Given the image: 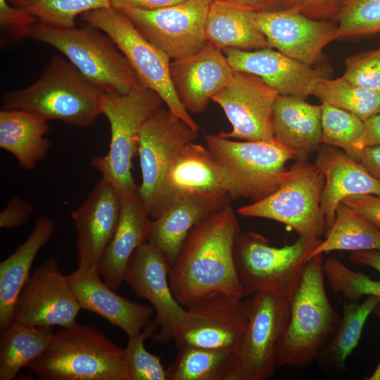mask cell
Instances as JSON below:
<instances>
[{
    "label": "cell",
    "instance_id": "obj_1",
    "mask_svg": "<svg viewBox=\"0 0 380 380\" xmlns=\"http://www.w3.org/2000/svg\"><path fill=\"white\" fill-rule=\"evenodd\" d=\"M239 234L240 225L230 203L189 232L169 272L172 293L184 308L213 292L245 298L234 262Z\"/></svg>",
    "mask_w": 380,
    "mask_h": 380
},
{
    "label": "cell",
    "instance_id": "obj_2",
    "mask_svg": "<svg viewBox=\"0 0 380 380\" xmlns=\"http://www.w3.org/2000/svg\"><path fill=\"white\" fill-rule=\"evenodd\" d=\"M322 254L305 262L300 285L290 301V317L276 347L277 367L303 368L317 361L331 339L341 316L324 285Z\"/></svg>",
    "mask_w": 380,
    "mask_h": 380
},
{
    "label": "cell",
    "instance_id": "obj_3",
    "mask_svg": "<svg viewBox=\"0 0 380 380\" xmlns=\"http://www.w3.org/2000/svg\"><path fill=\"white\" fill-rule=\"evenodd\" d=\"M102 93L67 58L56 55L37 81L3 95L2 109L24 110L48 121L87 127L101 115Z\"/></svg>",
    "mask_w": 380,
    "mask_h": 380
},
{
    "label": "cell",
    "instance_id": "obj_4",
    "mask_svg": "<svg viewBox=\"0 0 380 380\" xmlns=\"http://www.w3.org/2000/svg\"><path fill=\"white\" fill-rule=\"evenodd\" d=\"M42 380H129L125 349L90 325L61 327L27 365Z\"/></svg>",
    "mask_w": 380,
    "mask_h": 380
},
{
    "label": "cell",
    "instance_id": "obj_5",
    "mask_svg": "<svg viewBox=\"0 0 380 380\" xmlns=\"http://www.w3.org/2000/svg\"><path fill=\"white\" fill-rule=\"evenodd\" d=\"M205 142L230 198H265L279 186L286 163L296 160L295 153L276 139L237 141L207 134Z\"/></svg>",
    "mask_w": 380,
    "mask_h": 380
},
{
    "label": "cell",
    "instance_id": "obj_6",
    "mask_svg": "<svg viewBox=\"0 0 380 380\" xmlns=\"http://www.w3.org/2000/svg\"><path fill=\"white\" fill-rule=\"evenodd\" d=\"M163 103L155 91L142 84L126 94L103 91L101 94L100 113L109 122L110 143L108 153L94 157L91 165L120 194L138 191L132 175V159L138 154L142 126Z\"/></svg>",
    "mask_w": 380,
    "mask_h": 380
},
{
    "label": "cell",
    "instance_id": "obj_7",
    "mask_svg": "<svg viewBox=\"0 0 380 380\" xmlns=\"http://www.w3.org/2000/svg\"><path fill=\"white\" fill-rule=\"evenodd\" d=\"M102 32L88 24L64 27L37 22L30 38L57 49L103 91L126 94L141 83L117 45Z\"/></svg>",
    "mask_w": 380,
    "mask_h": 380
},
{
    "label": "cell",
    "instance_id": "obj_8",
    "mask_svg": "<svg viewBox=\"0 0 380 380\" xmlns=\"http://www.w3.org/2000/svg\"><path fill=\"white\" fill-rule=\"evenodd\" d=\"M321 241L299 236L293 243L277 248L259 234H239L234 262L244 297L265 291L291 301L301 281L305 258Z\"/></svg>",
    "mask_w": 380,
    "mask_h": 380
},
{
    "label": "cell",
    "instance_id": "obj_9",
    "mask_svg": "<svg viewBox=\"0 0 380 380\" xmlns=\"http://www.w3.org/2000/svg\"><path fill=\"white\" fill-rule=\"evenodd\" d=\"M324 184V177L314 163L297 160L273 193L240 207L237 213L245 217L274 220L293 229L299 236L318 239L326 232L320 204Z\"/></svg>",
    "mask_w": 380,
    "mask_h": 380
},
{
    "label": "cell",
    "instance_id": "obj_10",
    "mask_svg": "<svg viewBox=\"0 0 380 380\" xmlns=\"http://www.w3.org/2000/svg\"><path fill=\"white\" fill-rule=\"evenodd\" d=\"M80 18L106 34L127 58L139 82L155 91L172 113L198 130V125L173 88L170 58L165 52L146 39L119 9L113 6L86 12Z\"/></svg>",
    "mask_w": 380,
    "mask_h": 380
},
{
    "label": "cell",
    "instance_id": "obj_11",
    "mask_svg": "<svg viewBox=\"0 0 380 380\" xmlns=\"http://www.w3.org/2000/svg\"><path fill=\"white\" fill-rule=\"evenodd\" d=\"M243 301L247 326L227 380H265L277 367L276 347L290 317V301L258 292Z\"/></svg>",
    "mask_w": 380,
    "mask_h": 380
},
{
    "label": "cell",
    "instance_id": "obj_12",
    "mask_svg": "<svg viewBox=\"0 0 380 380\" xmlns=\"http://www.w3.org/2000/svg\"><path fill=\"white\" fill-rule=\"evenodd\" d=\"M198 137V130L160 107L142 126L138 155L141 184L138 193L150 217H160L169 208L165 189L168 169L177 153Z\"/></svg>",
    "mask_w": 380,
    "mask_h": 380
},
{
    "label": "cell",
    "instance_id": "obj_13",
    "mask_svg": "<svg viewBox=\"0 0 380 380\" xmlns=\"http://www.w3.org/2000/svg\"><path fill=\"white\" fill-rule=\"evenodd\" d=\"M212 1L185 0L153 11L118 9L146 39L177 60L196 53L207 44L205 28Z\"/></svg>",
    "mask_w": 380,
    "mask_h": 380
},
{
    "label": "cell",
    "instance_id": "obj_14",
    "mask_svg": "<svg viewBox=\"0 0 380 380\" xmlns=\"http://www.w3.org/2000/svg\"><path fill=\"white\" fill-rule=\"evenodd\" d=\"M247 326L242 300L221 293H210L186 309L173 340L179 350L203 348L234 353Z\"/></svg>",
    "mask_w": 380,
    "mask_h": 380
},
{
    "label": "cell",
    "instance_id": "obj_15",
    "mask_svg": "<svg viewBox=\"0 0 380 380\" xmlns=\"http://www.w3.org/2000/svg\"><path fill=\"white\" fill-rule=\"evenodd\" d=\"M279 95L260 77L234 71L230 82L211 99L232 126L231 132L218 135L243 141L274 140L273 108Z\"/></svg>",
    "mask_w": 380,
    "mask_h": 380
},
{
    "label": "cell",
    "instance_id": "obj_16",
    "mask_svg": "<svg viewBox=\"0 0 380 380\" xmlns=\"http://www.w3.org/2000/svg\"><path fill=\"white\" fill-rule=\"evenodd\" d=\"M81 308L62 274L57 258L46 259L30 275L15 302L13 322L29 326L70 327Z\"/></svg>",
    "mask_w": 380,
    "mask_h": 380
},
{
    "label": "cell",
    "instance_id": "obj_17",
    "mask_svg": "<svg viewBox=\"0 0 380 380\" xmlns=\"http://www.w3.org/2000/svg\"><path fill=\"white\" fill-rule=\"evenodd\" d=\"M170 266L165 255L146 242L135 250L129 261L125 281L156 311L158 329L154 341L167 344L186 315L175 298L169 281Z\"/></svg>",
    "mask_w": 380,
    "mask_h": 380
},
{
    "label": "cell",
    "instance_id": "obj_18",
    "mask_svg": "<svg viewBox=\"0 0 380 380\" xmlns=\"http://www.w3.org/2000/svg\"><path fill=\"white\" fill-rule=\"evenodd\" d=\"M255 20L269 47L311 66L323 49L338 38L334 21L314 20L289 10L255 12Z\"/></svg>",
    "mask_w": 380,
    "mask_h": 380
},
{
    "label": "cell",
    "instance_id": "obj_19",
    "mask_svg": "<svg viewBox=\"0 0 380 380\" xmlns=\"http://www.w3.org/2000/svg\"><path fill=\"white\" fill-rule=\"evenodd\" d=\"M120 194L106 177H101L87 200L72 211L77 230L78 267L97 270L116 230L120 215Z\"/></svg>",
    "mask_w": 380,
    "mask_h": 380
},
{
    "label": "cell",
    "instance_id": "obj_20",
    "mask_svg": "<svg viewBox=\"0 0 380 380\" xmlns=\"http://www.w3.org/2000/svg\"><path fill=\"white\" fill-rule=\"evenodd\" d=\"M234 73L222 50L209 42L196 53L170 63L173 88L189 113L203 112Z\"/></svg>",
    "mask_w": 380,
    "mask_h": 380
},
{
    "label": "cell",
    "instance_id": "obj_21",
    "mask_svg": "<svg viewBox=\"0 0 380 380\" xmlns=\"http://www.w3.org/2000/svg\"><path fill=\"white\" fill-rule=\"evenodd\" d=\"M234 71L260 77L279 94L305 99L312 95L317 82L324 77L311 65L296 61L273 48L253 51L234 48L222 50Z\"/></svg>",
    "mask_w": 380,
    "mask_h": 380
},
{
    "label": "cell",
    "instance_id": "obj_22",
    "mask_svg": "<svg viewBox=\"0 0 380 380\" xmlns=\"http://www.w3.org/2000/svg\"><path fill=\"white\" fill-rule=\"evenodd\" d=\"M66 278L81 309L103 317L128 338L139 334L153 315V308L116 293L96 270L78 267Z\"/></svg>",
    "mask_w": 380,
    "mask_h": 380
},
{
    "label": "cell",
    "instance_id": "obj_23",
    "mask_svg": "<svg viewBox=\"0 0 380 380\" xmlns=\"http://www.w3.org/2000/svg\"><path fill=\"white\" fill-rule=\"evenodd\" d=\"M314 164L324 177L320 204L325 234L335 220L337 205L346 198L361 194L380 196V181L344 151L327 145L320 147Z\"/></svg>",
    "mask_w": 380,
    "mask_h": 380
},
{
    "label": "cell",
    "instance_id": "obj_24",
    "mask_svg": "<svg viewBox=\"0 0 380 380\" xmlns=\"http://www.w3.org/2000/svg\"><path fill=\"white\" fill-rule=\"evenodd\" d=\"M119 222L97 271L103 281L117 290L125 281L127 267L137 248L146 243L151 224L138 191L120 194Z\"/></svg>",
    "mask_w": 380,
    "mask_h": 380
},
{
    "label": "cell",
    "instance_id": "obj_25",
    "mask_svg": "<svg viewBox=\"0 0 380 380\" xmlns=\"http://www.w3.org/2000/svg\"><path fill=\"white\" fill-rule=\"evenodd\" d=\"M229 196L181 197L151 221L147 242L160 250L171 267L189 232L201 221L229 203Z\"/></svg>",
    "mask_w": 380,
    "mask_h": 380
},
{
    "label": "cell",
    "instance_id": "obj_26",
    "mask_svg": "<svg viewBox=\"0 0 380 380\" xmlns=\"http://www.w3.org/2000/svg\"><path fill=\"white\" fill-rule=\"evenodd\" d=\"M165 189L169 208L186 196H228L209 150L194 141L186 144L172 160L166 175Z\"/></svg>",
    "mask_w": 380,
    "mask_h": 380
},
{
    "label": "cell",
    "instance_id": "obj_27",
    "mask_svg": "<svg viewBox=\"0 0 380 380\" xmlns=\"http://www.w3.org/2000/svg\"><path fill=\"white\" fill-rule=\"evenodd\" d=\"M272 129L274 139L292 150L296 160H305L321 147V106L279 94L273 108Z\"/></svg>",
    "mask_w": 380,
    "mask_h": 380
},
{
    "label": "cell",
    "instance_id": "obj_28",
    "mask_svg": "<svg viewBox=\"0 0 380 380\" xmlns=\"http://www.w3.org/2000/svg\"><path fill=\"white\" fill-rule=\"evenodd\" d=\"M55 232V222L47 215L35 220L33 231L10 256L0 263V331L13 322V312L39 251Z\"/></svg>",
    "mask_w": 380,
    "mask_h": 380
},
{
    "label": "cell",
    "instance_id": "obj_29",
    "mask_svg": "<svg viewBox=\"0 0 380 380\" xmlns=\"http://www.w3.org/2000/svg\"><path fill=\"white\" fill-rule=\"evenodd\" d=\"M255 14L234 0L213 1L205 28L207 42L221 50L234 48L253 51L269 47L255 22Z\"/></svg>",
    "mask_w": 380,
    "mask_h": 380
},
{
    "label": "cell",
    "instance_id": "obj_30",
    "mask_svg": "<svg viewBox=\"0 0 380 380\" xmlns=\"http://www.w3.org/2000/svg\"><path fill=\"white\" fill-rule=\"evenodd\" d=\"M48 120L27 111L1 109L0 147L11 153L21 168L32 170L44 159L51 146L45 137Z\"/></svg>",
    "mask_w": 380,
    "mask_h": 380
},
{
    "label": "cell",
    "instance_id": "obj_31",
    "mask_svg": "<svg viewBox=\"0 0 380 380\" xmlns=\"http://www.w3.org/2000/svg\"><path fill=\"white\" fill-rule=\"evenodd\" d=\"M54 332L50 326L12 322L1 331L0 380H11L23 367L43 354Z\"/></svg>",
    "mask_w": 380,
    "mask_h": 380
},
{
    "label": "cell",
    "instance_id": "obj_32",
    "mask_svg": "<svg viewBox=\"0 0 380 380\" xmlns=\"http://www.w3.org/2000/svg\"><path fill=\"white\" fill-rule=\"evenodd\" d=\"M325 236L308 253L305 262L332 251H380V231L342 202L337 205L335 220Z\"/></svg>",
    "mask_w": 380,
    "mask_h": 380
},
{
    "label": "cell",
    "instance_id": "obj_33",
    "mask_svg": "<svg viewBox=\"0 0 380 380\" xmlns=\"http://www.w3.org/2000/svg\"><path fill=\"white\" fill-rule=\"evenodd\" d=\"M379 303L380 297L374 295H368L359 304L344 303L338 327L317 360L319 365L336 369L345 367L347 357L358 344L367 317Z\"/></svg>",
    "mask_w": 380,
    "mask_h": 380
},
{
    "label": "cell",
    "instance_id": "obj_34",
    "mask_svg": "<svg viewBox=\"0 0 380 380\" xmlns=\"http://www.w3.org/2000/svg\"><path fill=\"white\" fill-rule=\"evenodd\" d=\"M233 353L203 348L179 350L166 369L167 380H227Z\"/></svg>",
    "mask_w": 380,
    "mask_h": 380
},
{
    "label": "cell",
    "instance_id": "obj_35",
    "mask_svg": "<svg viewBox=\"0 0 380 380\" xmlns=\"http://www.w3.org/2000/svg\"><path fill=\"white\" fill-rule=\"evenodd\" d=\"M312 95L322 103L348 111L362 121L380 113V92L350 84L343 77H325L315 84Z\"/></svg>",
    "mask_w": 380,
    "mask_h": 380
},
{
    "label": "cell",
    "instance_id": "obj_36",
    "mask_svg": "<svg viewBox=\"0 0 380 380\" xmlns=\"http://www.w3.org/2000/svg\"><path fill=\"white\" fill-rule=\"evenodd\" d=\"M11 5L24 9L39 23L70 27L75 26L78 15L111 6L110 0H7Z\"/></svg>",
    "mask_w": 380,
    "mask_h": 380
},
{
    "label": "cell",
    "instance_id": "obj_37",
    "mask_svg": "<svg viewBox=\"0 0 380 380\" xmlns=\"http://www.w3.org/2000/svg\"><path fill=\"white\" fill-rule=\"evenodd\" d=\"M321 127L322 143L342 148L345 153L356 160L358 151L355 144L364 130V122L354 114L322 103Z\"/></svg>",
    "mask_w": 380,
    "mask_h": 380
},
{
    "label": "cell",
    "instance_id": "obj_38",
    "mask_svg": "<svg viewBox=\"0 0 380 380\" xmlns=\"http://www.w3.org/2000/svg\"><path fill=\"white\" fill-rule=\"evenodd\" d=\"M158 329L156 319H150L142 331L129 338L125 357L129 380H167L159 357L148 352L144 347L146 338Z\"/></svg>",
    "mask_w": 380,
    "mask_h": 380
},
{
    "label": "cell",
    "instance_id": "obj_39",
    "mask_svg": "<svg viewBox=\"0 0 380 380\" xmlns=\"http://www.w3.org/2000/svg\"><path fill=\"white\" fill-rule=\"evenodd\" d=\"M325 275L334 293L341 296L345 302L357 303L363 295L380 297V281L350 269L338 259L328 265Z\"/></svg>",
    "mask_w": 380,
    "mask_h": 380
},
{
    "label": "cell",
    "instance_id": "obj_40",
    "mask_svg": "<svg viewBox=\"0 0 380 380\" xmlns=\"http://www.w3.org/2000/svg\"><path fill=\"white\" fill-rule=\"evenodd\" d=\"M336 21L338 37L380 33V0H348Z\"/></svg>",
    "mask_w": 380,
    "mask_h": 380
},
{
    "label": "cell",
    "instance_id": "obj_41",
    "mask_svg": "<svg viewBox=\"0 0 380 380\" xmlns=\"http://www.w3.org/2000/svg\"><path fill=\"white\" fill-rule=\"evenodd\" d=\"M343 77L352 84L380 92V47L348 57Z\"/></svg>",
    "mask_w": 380,
    "mask_h": 380
},
{
    "label": "cell",
    "instance_id": "obj_42",
    "mask_svg": "<svg viewBox=\"0 0 380 380\" xmlns=\"http://www.w3.org/2000/svg\"><path fill=\"white\" fill-rule=\"evenodd\" d=\"M37 20L23 8L15 7L7 0H0V25L12 39L19 41L30 37Z\"/></svg>",
    "mask_w": 380,
    "mask_h": 380
},
{
    "label": "cell",
    "instance_id": "obj_43",
    "mask_svg": "<svg viewBox=\"0 0 380 380\" xmlns=\"http://www.w3.org/2000/svg\"><path fill=\"white\" fill-rule=\"evenodd\" d=\"M348 1L283 0V8L314 20L336 21Z\"/></svg>",
    "mask_w": 380,
    "mask_h": 380
},
{
    "label": "cell",
    "instance_id": "obj_44",
    "mask_svg": "<svg viewBox=\"0 0 380 380\" xmlns=\"http://www.w3.org/2000/svg\"><path fill=\"white\" fill-rule=\"evenodd\" d=\"M32 205L19 196H13L0 213V227L11 229L25 224L34 213Z\"/></svg>",
    "mask_w": 380,
    "mask_h": 380
},
{
    "label": "cell",
    "instance_id": "obj_45",
    "mask_svg": "<svg viewBox=\"0 0 380 380\" xmlns=\"http://www.w3.org/2000/svg\"><path fill=\"white\" fill-rule=\"evenodd\" d=\"M342 203L380 231V196L361 194L346 198Z\"/></svg>",
    "mask_w": 380,
    "mask_h": 380
},
{
    "label": "cell",
    "instance_id": "obj_46",
    "mask_svg": "<svg viewBox=\"0 0 380 380\" xmlns=\"http://www.w3.org/2000/svg\"><path fill=\"white\" fill-rule=\"evenodd\" d=\"M363 122V132L355 144V148L357 151L365 147L380 145V113Z\"/></svg>",
    "mask_w": 380,
    "mask_h": 380
},
{
    "label": "cell",
    "instance_id": "obj_47",
    "mask_svg": "<svg viewBox=\"0 0 380 380\" xmlns=\"http://www.w3.org/2000/svg\"><path fill=\"white\" fill-rule=\"evenodd\" d=\"M185 0H110L116 8H132L144 11L157 10L178 4Z\"/></svg>",
    "mask_w": 380,
    "mask_h": 380
},
{
    "label": "cell",
    "instance_id": "obj_48",
    "mask_svg": "<svg viewBox=\"0 0 380 380\" xmlns=\"http://www.w3.org/2000/svg\"><path fill=\"white\" fill-rule=\"evenodd\" d=\"M356 160L376 179L380 181V145L365 147L360 150Z\"/></svg>",
    "mask_w": 380,
    "mask_h": 380
},
{
    "label": "cell",
    "instance_id": "obj_49",
    "mask_svg": "<svg viewBox=\"0 0 380 380\" xmlns=\"http://www.w3.org/2000/svg\"><path fill=\"white\" fill-rule=\"evenodd\" d=\"M350 260L355 265L370 267L380 272V251H353Z\"/></svg>",
    "mask_w": 380,
    "mask_h": 380
},
{
    "label": "cell",
    "instance_id": "obj_50",
    "mask_svg": "<svg viewBox=\"0 0 380 380\" xmlns=\"http://www.w3.org/2000/svg\"><path fill=\"white\" fill-rule=\"evenodd\" d=\"M255 12H272L284 10L283 0H234Z\"/></svg>",
    "mask_w": 380,
    "mask_h": 380
},
{
    "label": "cell",
    "instance_id": "obj_51",
    "mask_svg": "<svg viewBox=\"0 0 380 380\" xmlns=\"http://www.w3.org/2000/svg\"><path fill=\"white\" fill-rule=\"evenodd\" d=\"M372 313H374L376 316L380 318V303L376 305V307L374 308ZM367 380H380V362L379 365H377L376 369L373 372V374L369 376Z\"/></svg>",
    "mask_w": 380,
    "mask_h": 380
},
{
    "label": "cell",
    "instance_id": "obj_52",
    "mask_svg": "<svg viewBox=\"0 0 380 380\" xmlns=\"http://www.w3.org/2000/svg\"><path fill=\"white\" fill-rule=\"evenodd\" d=\"M212 1H217V0H212Z\"/></svg>",
    "mask_w": 380,
    "mask_h": 380
},
{
    "label": "cell",
    "instance_id": "obj_53",
    "mask_svg": "<svg viewBox=\"0 0 380 380\" xmlns=\"http://www.w3.org/2000/svg\"><path fill=\"white\" fill-rule=\"evenodd\" d=\"M379 34H380V33H379Z\"/></svg>",
    "mask_w": 380,
    "mask_h": 380
}]
</instances>
